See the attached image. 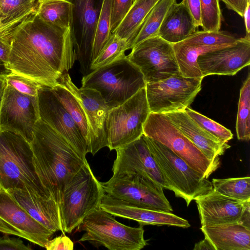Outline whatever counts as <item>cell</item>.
<instances>
[{"mask_svg": "<svg viewBox=\"0 0 250 250\" xmlns=\"http://www.w3.org/2000/svg\"><path fill=\"white\" fill-rule=\"evenodd\" d=\"M75 61L71 27L46 22L36 10L16 30L7 66L13 73L53 87Z\"/></svg>", "mask_w": 250, "mask_h": 250, "instance_id": "6da1fadb", "label": "cell"}, {"mask_svg": "<svg viewBox=\"0 0 250 250\" xmlns=\"http://www.w3.org/2000/svg\"><path fill=\"white\" fill-rule=\"evenodd\" d=\"M30 144L37 174L44 188L59 205L65 188L87 160L40 119Z\"/></svg>", "mask_w": 250, "mask_h": 250, "instance_id": "7a4b0ae2", "label": "cell"}, {"mask_svg": "<svg viewBox=\"0 0 250 250\" xmlns=\"http://www.w3.org/2000/svg\"><path fill=\"white\" fill-rule=\"evenodd\" d=\"M33 157L30 144L21 135L0 128V188L27 190L52 197L37 174Z\"/></svg>", "mask_w": 250, "mask_h": 250, "instance_id": "3957f363", "label": "cell"}, {"mask_svg": "<svg viewBox=\"0 0 250 250\" xmlns=\"http://www.w3.org/2000/svg\"><path fill=\"white\" fill-rule=\"evenodd\" d=\"M83 88L98 91L109 109L127 101L146 82L140 70L125 55L83 76Z\"/></svg>", "mask_w": 250, "mask_h": 250, "instance_id": "277c9868", "label": "cell"}, {"mask_svg": "<svg viewBox=\"0 0 250 250\" xmlns=\"http://www.w3.org/2000/svg\"><path fill=\"white\" fill-rule=\"evenodd\" d=\"M105 194L86 161L65 188L59 204L62 233H71L100 208Z\"/></svg>", "mask_w": 250, "mask_h": 250, "instance_id": "5b68a950", "label": "cell"}, {"mask_svg": "<svg viewBox=\"0 0 250 250\" xmlns=\"http://www.w3.org/2000/svg\"><path fill=\"white\" fill-rule=\"evenodd\" d=\"M163 176L175 195L187 206L213 190L212 183L168 147L143 134Z\"/></svg>", "mask_w": 250, "mask_h": 250, "instance_id": "8992f818", "label": "cell"}, {"mask_svg": "<svg viewBox=\"0 0 250 250\" xmlns=\"http://www.w3.org/2000/svg\"><path fill=\"white\" fill-rule=\"evenodd\" d=\"M76 230L84 231L79 241H88L110 250H140L147 245L143 226L124 225L100 207L86 216Z\"/></svg>", "mask_w": 250, "mask_h": 250, "instance_id": "52a82bcc", "label": "cell"}, {"mask_svg": "<svg viewBox=\"0 0 250 250\" xmlns=\"http://www.w3.org/2000/svg\"><path fill=\"white\" fill-rule=\"evenodd\" d=\"M143 134L168 147L206 178L220 165L208 159L166 114L150 112L144 125Z\"/></svg>", "mask_w": 250, "mask_h": 250, "instance_id": "ba28073f", "label": "cell"}, {"mask_svg": "<svg viewBox=\"0 0 250 250\" xmlns=\"http://www.w3.org/2000/svg\"><path fill=\"white\" fill-rule=\"evenodd\" d=\"M150 113L145 87L122 104L110 109L105 124L109 149L116 150L141 137Z\"/></svg>", "mask_w": 250, "mask_h": 250, "instance_id": "9c48e42d", "label": "cell"}, {"mask_svg": "<svg viewBox=\"0 0 250 250\" xmlns=\"http://www.w3.org/2000/svg\"><path fill=\"white\" fill-rule=\"evenodd\" d=\"M202 80L179 73L164 80L147 83L145 88L150 112L167 114L184 111L201 90Z\"/></svg>", "mask_w": 250, "mask_h": 250, "instance_id": "30bf717a", "label": "cell"}, {"mask_svg": "<svg viewBox=\"0 0 250 250\" xmlns=\"http://www.w3.org/2000/svg\"><path fill=\"white\" fill-rule=\"evenodd\" d=\"M127 57L140 70L146 84L180 73L172 44L158 36L133 46Z\"/></svg>", "mask_w": 250, "mask_h": 250, "instance_id": "8fae6325", "label": "cell"}, {"mask_svg": "<svg viewBox=\"0 0 250 250\" xmlns=\"http://www.w3.org/2000/svg\"><path fill=\"white\" fill-rule=\"evenodd\" d=\"M106 194L137 207L166 212L173 208L160 185L136 175H114L101 182Z\"/></svg>", "mask_w": 250, "mask_h": 250, "instance_id": "7c38bea8", "label": "cell"}, {"mask_svg": "<svg viewBox=\"0 0 250 250\" xmlns=\"http://www.w3.org/2000/svg\"><path fill=\"white\" fill-rule=\"evenodd\" d=\"M72 4L71 30L76 60L83 76L91 72L95 32L104 0H68Z\"/></svg>", "mask_w": 250, "mask_h": 250, "instance_id": "4fadbf2b", "label": "cell"}, {"mask_svg": "<svg viewBox=\"0 0 250 250\" xmlns=\"http://www.w3.org/2000/svg\"><path fill=\"white\" fill-rule=\"evenodd\" d=\"M39 120L37 96L6 85L0 110V128L17 133L30 143Z\"/></svg>", "mask_w": 250, "mask_h": 250, "instance_id": "5bb4252c", "label": "cell"}, {"mask_svg": "<svg viewBox=\"0 0 250 250\" xmlns=\"http://www.w3.org/2000/svg\"><path fill=\"white\" fill-rule=\"evenodd\" d=\"M39 119L47 124L70 144L83 159L87 152L86 142L80 129L53 92L42 85L37 95Z\"/></svg>", "mask_w": 250, "mask_h": 250, "instance_id": "9a60e30c", "label": "cell"}, {"mask_svg": "<svg viewBox=\"0 0 250 250\" xmlns=\"http://www.w3.org/2000/svg\"><path fill=\"white\" fill-rule=\"evenodd\" d=\"M0 231L45 247L53 232L33 218L7 191L0 188Z\"/></svg>", "mask_w": 250, "mask_h": 250, "instance_id": "2e32d148", "label": "cell"}, {"mask_svg": "<svg viewBox=\"0 0 250 250\" xmlns=\"http://www.w3.org/2000/svg\"><path fill=\"white\" fill-rule=\"evenodd\" d=\"M117 156L112 167L113 175H136L153 182L163 189L171 188L163 176L143 135L116 149Z\"/></svg>", "mask_w": 250, "mask_h": 250, "instance_id": "e0dca14e", "label": "cell"}, {"mask_svg": "<svg viewBox=\"0 0 250 250\" xmlns=\"http://www.w3.org/2000/svg\"><path fill=\"white\" fill-rule=\"evenodd\" d=\"M59 82L70 89L83 106L90 134L87 152L94 155L102 148L108 146L105 124L110 109L98 91L93 89L78 88L68 72L62 75Z\"/></svg>", "mask_w": 250, "mask_h": 250, "instance_id": "ac0fdd59", "label": "cell"}, {"mask_svg": "<svg viewBox=\"0 0 250 250\" xmlns=\"http://www.w3.org/2000/svg\"><path fill=\"white\" fill-rule=\"evenodd\" d=\"M197 63L204 77L210 75L233 76L250 63V35L234 44L200 55Z\"/></svg>", "mask_w": 250, "mask_h": 250, "instance_id": "d6986e66", "label": "cell"}, {"mask_svg": "<svg viewBox=\"0 0 250 250\" xmlns=\"http://www.w3.org/2000/svg\"><path fill=\"white\" fill-rule=\"evenodd\" d=\"M100 207L112 216L133 220L140 225H168L187 228L188 222L170 212L137 207L105 194Z\"/></svg>", "mask_w": 250, "mask_h": 250, "instance_id": "ffe728a7", "label": "cell"}, {"mask_svg": "<svg viewBox=\"0 0 250 250\" xmlns=\"http://www.w3.org/2000/svg\"><path fill=\"white\" fill-rule=\"evenodd\" d=\"M202 226L237 222L244 202L213 190L195 200Z\"/></svg>", "mask_w": 250, "mask_h": 250, "instance_id": "44dd1931", "label": "cell"}, {"mask_svg": "<svg viewBox=\"0 0 250 250\" xmlns=\"http://www.w3.org/2000/svg\"><path fill=\"white\" fill-rule=\"evenodd\" d=\"M172 123L191 141L210 161L220 165L219 156L230 146L206 131L194 122L185 111L166 114Z\"/></svg>", "mask_w": 250, "mask_h": 250, "instance_id": "7402d4cb", "label": "cell"}, {"mask_svg": "<svg viewBox=\"0 0 250 250\" xmlns=\"http://www.w3.org/2000/svg\"><path fill=\"white\" fill-rule=\"evenodd\" d=\"M7 191L36 220L53 233L62 227L59 205L52 197L27 190L13 189Z\"/></svg>", "mask_w": 250, "mask_h": 250, "instance_id": "603a6c76", "label": "cell"}, {"mask_svg": "<svg viewBox=\"0 0 250 250\" xmlns=\"http://www.w3.org/2000/svg\"><path fill=\"white\" fill-rule=\"evenodd\" d=\"M215 250H250V229L237 222L202 226Z\"/></svg>", "mask_w": 250, "mask_h": 250, "instance_id": "cb8c5ba5", "label": "cell"}, {"mask_svg": "<svg viewBox=\"0 0 250 250\" xmlns=\"http://www.w3.org/2000/svg\"><path fill=\"white\" fill-rule=\"evenodd\" d=\"M198 27L187 7L176 1L168 9L157 36L172 44L177 43L198 31Z\"/></svg>", "mask_w": 250, "mask_h": 250, "instance_id": "d4e9b609", "label": "cell"}, {"mask_svg": "<svg viewBox=\"0 0 250 250\" xmlns=\"http://www.w3.org/2000/svg\"><path fill=\"white\" fill-rule=\"evenodd\" d=\"M159 0H135L114 33L128 42V50L147 15Z\"/></svg>", "mask_w": 250, "mask_h": 250, "instance_id": "484cf974", "label": "cell"}, {"mask_svg": "<svg viewBox=\"0 0 250 250\" xmlns=\"http://www.w3.org/2000/svg\"><path fill=\"white\" fill-rule=\"evenodd\" d=\"M175 57L181 75L190 78H203L197 63L198 57L206 52L229 45H189L179 43L172 44Z\"/></svg>", "mask_w": 250, "mask_h": 250, "instance_id": "4316f807", "label": "cell"}, {"mask_svg": "<svg viewBox=\"0 0 250 250\" xmlns=\"http://www.w3.org/2000/svg\"><path fill=\"white\" fill-rule=\"evenodd\" d=\"M51 88L79 127L88 147L90 140L89 130L86 115L81 101L70 89L60 82Z\"/></svg>", "mask_w": 250, "mask_h": 250, "instance_id": "83f0119b", "label": "cell"}, {"mask_svg": "<svg viewBox=\"0 0 250 250\" xmlns=\"http://www.w3.org/2000/svg\"><path fill=\"white\" fill-rule=\"evenodd\" d=\"M72 4L68 0H38L36 13L43 21L63 28L71 27Z\"/></svg>", "mask_w": 250, "mask_h": 250, "instance_id": "f1b7e54d", "label": "cell"}, {"mask_svg": "<svg viewBox=\"0 0 250 250\" xmlns=\"http://www.w3.org/2000/svg\"><path fill=\"white\" fill-rule=\"evenodd\" d=\"M176 1V0H159L155 4L133 40L130 49L144 40L157 36L168 9Z\"/></svg>", "mask_w": 250, "mask_h": 250, "instance_id": "f546056e", "label": "cell"}, {"mask_svg": "<svg viewBox=\"0 0 250 250\" xmlns=\"http://www.w3.org/2000/svg\"><path fill=\"white\" fill-rule=\"evenodd\" d=\"M213 190L232 199L244 202L250 200V176L213 179Z\"/></svg>", "mask_w": 250, "mask_h": 250, "instance_id": "4dcf8cb0", "label": "cell"}, {"mask_svg": "<svg viewBox=\"0 0 250 250\" xmlns=\"http://www.w3.org/2000/svg\"><path fill=\"white\" fill-rule=\"evenodd\" d=\"M236 131L238 140L249 141L250 139V76L249 73L240 91Z\"/></svg>", "mask_w": 250, "mask_h": 250, "instance_id": "1f68e13d", "label": "cell"}, {"mask_svg": "<svg viewBox=\"0 0 250 250\" xmlns=\"http://www.w3.org/2000/svg\"><path fill=\"white\" fill-rule=\"evenodd\" d=\"M36 10V4L16 18L0 24V62H8L11 44L16 30L25 20Z\"/></svg>", "mask_w": 250, "mask_h": 250, "instance_id": "d6a6232c", "label": "cell"}, {"mask_svg": "<svg viewBox=\"0 0 250 250\" xmlns=\"http://www.w3.org/2000/svg\"><path fill=\"white\" fill-rule=\"evenodd\" d=\"M128 50V42L114 33L92 61L90 70L93 71L107 65L125 55Z\"/></svg>", "mask_w": 250, "mask_h": 250, "instance_id": "836d02e7", "label": "cell"}, {"mask_svg": "<svg viewBox=\"0 0 250 250\" xmlns=\"http://www.w3.org/2000/svg\"><path fill=\"white\" fill-rule=\"evenodd\" d=\"M239 39L228 32L220 30L218 31L203 30L196 32L179 43L189 45L228 46L235 43Z\"/></svg>", "mask_w": 250, "mask_h": 250, "instance_id": "e575fe53", "label": "cell"}, {"mask_svg": "<svg viewBox=\"0 0 250 250\" xmlns=\"http://www.w3.org/2000/svg\"><path fill=\"white\" fill-rule=\"evenodd\" d=\"M112 4V0H104L95 32L92 49V61L96 58L111 36Z\"/></svg>", "mask_w": 250, "mask_h": 250, "instance_id": "d590c367", "label": "cell"}, {"mask_svg": "<svg viewBox=\"0 0 250 250\" xmlns=\"http://www.w3.org/2000/svg\"><path fill=\"white\" fill-rule=\"evenodd\" d=\"M185 111L189 117L202 128L221 142L228 143L232 139L233 134L231 131L220 124L189 107H187Z\"/></svg>", "mask_w": 250, "mask_h": 250, "instance_id": "8d00e7d4", "label": "cell"}, {"mask_svg": "<svg viewBox=\"0 0 250 250\" xmlns=\"http://www.w3.org/2000/svg\"><path fill=\"white\" fill-rule=\"evenodd\" d=\"M201 25L204 31L220 30L222 13L219 0H200Z\"/></svg>", "mask_w": 250, "mask_h": 250, "instance_id": "74e56055", "label": "cell"}, {"mask_svg": "<svg viewBox=\"0 0 250 250\" xmlns=\"http://www.w3.org/2000/svg\"><path fill=\"white\" fill-rule=\"evenodd\" d=\"M35 4L31 0H0L1 22L13 19Z\"/></svg>", "mask_w": 250, "mask_h": 250, "instance_id": "f35d334b", "label": "cell"}, {"mask_svg": "<svg viewBox=\"0 0 250 250\" xmlns=\"http://www.w3.org/2000/svg\"><path fill=\"white\" fill-rule=\"evenodd\" d=\"M7 84L20 92L32 96H37L38 91L42 85L33 80L12 73L5 77Z\"/></svg>", "mask_w": 250, "mask_h": 250, "instance_id": "ab89813d", "label": "cell"}, {"mask_svg": "<svg viewBox=\"0 0 250 250\" xmlns=\"http://www.w3.org/2000/svg\"><path fill=\"white\" fill-rule=\"evenodd\" d=\"M135 0H112L111 31L113 33L125 17Z\"/></svg>", "mask_w": 250, "mask_h": 250, "instance_id": "60d3db41", "label": "cell"}, {"mask_svg": "<svg viewBox=\"0 0 250 250\" xmlns=\"http://www.w3.org/2000/svg\"><path fill=\"white\" fill-rule=\"evenodd\" d=\"M73 242L65 234L49 240L45 248L47 250H73Z\"/></svg>", "mask_w": 250, "mask_h": 250, "instance_id": "b9f144b4", "label": "cell"}, {"mask_svg": "<svg viewBox=\"0 0 250 250\" xmlns=\"http://www.w3.org/2000/svg\"><path fill=\"white\" fill-rule=\"evenodd\" d=\"M31 248L25 245L19 239L10 238L7 236L0 238V250H29Z\"/></svg>", "mask_w": 250, "mask_h": 250, "instance_id": "7bdbcfd3", "label": "cell"}, {"mask_svg": "<svg viewBox=\"0 0 250 250\" xmlns=\"http://www.w3.org/2000/svg\"><path fill=\"white\" fill-rule=\"evenodd\" d=\"M188 9L196 25L201 26V10L200 0H182L181 1Z\"/></svg>", "mask_w": 250, "mask_h": 250, "instance_id": "ee69618b", "label": "cell"}, {"mask_svg": "<svg viewBox=\"0 0 250 250\" xmlns=\"http://www.w3.org/2000/svg\"><path fill=\"white\" fill-rule=\"evenodd\" d=\"M228 8L243 17L248 1L250 0H221Z\"/></svg>", "mask_w": 250, "mask_h": 250, "instance_id": "f6af8a7d", "label": "cell"}, {"mask_svg": "<svg viewBox=\"0 0 250 250\" xmlns=\"http://www.w3.org/2000/svg\"><path fill=\"white\" fill-rule=\"evenodd\" d=\"M237 223L250 229V200L244 202V208Z\"/></svg>", "mask_w": 250, "mask_h": 250, "instance_id": "bcb514c9", "label": "cell"}, {"mask_svg": "<svg viewBox=\"0 0 250 250\" xmlns=\"http://www.w3.org/2000/svg\"><path fill=\"white\" fill-rule=\"evenodd\" d=\"M194 250H215L214 248L210 242L206 238L196 243L194 245Z\"/></svg>", "mask_w": 250, "mask_h": 250, "instance_id": "7dc6e473", "label": "cell"}, {"mask_svg": "<svg viewBox=\"0 0 250 250\" xmlns=\"http://www.w3.org/2000/svg\"><path fill=\"white\" fill-rule=\"evenodd\" d=\"M244 18L245 25L246 31V34H250V0L247 3L246 9L244 11L243 16Z\"/></svg>", "mask_w": 250, "mask_h": 250, "instance_id": "c3c4849f", "label": "cell"}, {"mask_svg": "<svg viewBox=\"0 0 250 250\" xmlns=\"http://www.w3.org/2000/svg\"><path fill=\"white\" fill-rule=\"evenodd\" d=\"M7 85L5 77L0 76V110L4 93V90Z\"/></svg>", "mask_w": 250, "mask_h": 250, "instance_id": "681fc988", "label": "cell"}, {"mask_svg": "<svg viewBox=\"0 0 250 250\" xmlns=\"http://www.w3.org/2000/svg\"><path fill=\"white\" fill-rule=\"evenodd\" d=\"M12 73V71L8 68L5 63L0 62V76L6 77Z\"/></svg>", "mask_w": 250, "mask_h": 250, "instance_id": "f907efd6", "label": "cell"}, {"mask_svg": "<svg viewBox=\"0 0 250 250\" xmlns=\"http://www.w3.org/2000/svg\"><path fill=\"white\" fill-rule=\"evenodd\" d=\"M32 1H33V2H35L36 0H31Z\"/></svg>", "mask_w": 250, "mask_h": 250, "instance_id": "816d5d0a", "label": "cell"}, {"mask_svg": "<svg viewBox=\"0 0 250 250\" xmlns=\"http://www.w3.org/2000/svg\"><path fill=\"white\" fill-rule=\"evenodd\" d=\"M1 23V21L0 18V24Z\"/></svg>", "mask_w": 250, "mask_h": 250, "instance_id": "f5cc1de1", "label": "cell"}]
</instances>
